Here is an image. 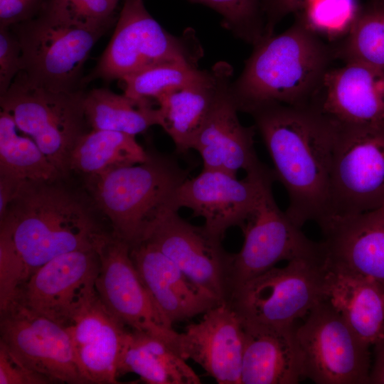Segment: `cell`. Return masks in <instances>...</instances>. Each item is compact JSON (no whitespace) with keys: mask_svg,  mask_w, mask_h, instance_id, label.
Here are the masks:
<instances>
[{"mask_svg":"<svg viewBox=\"0 0 384 384\" xmlns=\"http://www.w3.org/2000/svg\"><path fill=\"white\" fill-rule=\"evenodd\" d=\"M320 228L326 268L384 284V205L358 214L330 218Z\"/></svg>","mask_w":384,"mask_h":384,"instance_id":"cell-19","label":"cell"},{"mask_svg":"<svg viewBox=\"0 0 384 384\" xmlns=\"http://www.w3.org/2000/svg\"><path fill=\"white\" fill-rule=\"evenodd\" d=\"M324 259L299 258L250 279L226 302L243 321L277 327L294 326L324 300Z\"/></svg>","mask_w":384,"mask_h":384,"instance_id":"cell-7","label":"cell"},{"mask_svg":"<svg viewBox=\"0 0 384 384\" xmlns=\"http://www.w3.org/2000/svg\"><path fill=\"white\" fill-rule=\"evenodd\" d=\"M54 182L23 183L0 217V230L12 240L26 280L58 255L96 249L107 233L78 198Z\"/></svg>","mask_w":384,"mask_h":384,"instance_id":"cell-3","label":"cell"},{"mask_svg":"<svg viewBox=\"0 0 384 384\" xmlns=\"http://www.w3.org/2000/svg\"><path fill=\"white\" fill-rule=\"evenodd\" d=\"M53 383L46 376L31 370L0 345V384Z\"/></svg>","mask_w":384,"mask_h":384,"instance_id":"cell-37","label":"cell"},{"mask_svg":"<svg viewBox=\"0 0 384 384\" xmlns=\"http://www.w3.org/2000/svg\"><path fill=\"white\" fill-rule=\"evenodd\" d=\"M91 177L94 198L112 233L131 247L146 240L162 220L180 209L177 192L188 175L174 159L149 154L142 164Z\"/></svg>","mask_w":384,"mask_h":384,"instance_id":"cell-4","label":"cell"},{"mask_svg":"<svg viewBox=\"0 0 384 384\" xmlns=\"http://www.w3.org/2000/svg\"><path fill=\"white\" fill-rule=\"evenodd\" d=\"M149 158L135 136L110 130L91 129L73 149L69 169L90 175L142 164Z\"/></svg>","mask_w":384,"mask_h":384,"instance_id":"cell-27","label":"cell"},{"mask_svg":"<svg viewBox=\"0 0 384 384\" xmlns=\"http://www.w3.org/2000/svg\"><path fill=\"white\" fill-rule=\"evenodd\" d=\"M250 114L288 196L287 216L298 227L329 216V186L336 122L312 104H270Z\"/></svg>","mask_w":384,"mask_h":384,"instance_id":"cell-1","label":"cell"},{"mask_svg":"<svg viewBox=\"0 0 384 384\" xmlns=\"http://www.w3.org/2000/svg\"><path fill=\"white\" fill-rule=\"evenodd\" d=\"M130 255L150 295L172 324L223 304L190 279L152 243L144 241L131 247Z\"/></svg>","mask_w":384,"mask_h":384,"instance_id":"cell-20","label":"cell"},{"mask_svg":"<svg viewBox=\"0 0 384 384\" xmlns=\"http://www.w3.org/2000/svg\"><path fill=\"white\" fill-rule=\"evenodd\" d=\"M12 117L0 112V176L20 182H53L62 175L36 143L18 133Z\"/></svg>","mask_w":384,"mask_h":384,"instance_id":"cell-29","label":"cell"},{"mask_svg":"<svg viewBox=\"0 0 384 384\" xmlns=\"http://www.w3.org/2000/svg\"><path fill=\"white\" fill-rule=\"evenodd\" d=\"M216 11L222 16L223 25L233 34L252 44L264 36L265 19L261 0H190Z\"/></svg>","mask_w":384,"mask_h":384,"instance_id":"cell-33","label":"cell"},{"mask_svg":"<svg viewBox=\"0 0 384 384\" xmlns=\"http://www.w3.org/2000/svg\"><path fill=\"white\" fill-rule=\"evenodd\" d=\"M99 269L96 249L58 255L30 276L16 304L67 328L97 296Z\"/></svg>","mask_w":384,"mask_h":384,"instance_id":"cell-13","label":"cell"},{"mask_svg":"<svg viewBox=\"0 0 384 384\" xmlns=\"http://www.w3.org/2000/svg\"><path fill=\"white\" fill-rule=\"evenodd\" d=\"M119 0H48L41 14L59 22L83 26L112 25Z\"/></svg>","mask_w":384,"mask_h":384,"instance_id":"cell-34","label":"cell"},{"mask_svg":"<svg viewBox=\"0 0 384 384\" xmlns=\"http://www.w3.org/2000/svg\"><path fill=\"white\" fill-rule=\"evenodd\" d=\"M324 297L366 343L374 346L384 338L383 283L326 268Z\"/></svg>","mask_w":384,"mask_h":384,"instance_id":"cell-25","label":"cell"},{"mask_svg":"<svg viewBox=\"0 0 384 384\" xmlns=\"http://www.w3.org/2000/svg\"><path fill=\"white\" fill-rule=\"evenodd\" d=\"M96 250L100 269L95 287L107 310L129 329L155 336L174 348L178 333L142 282L132 259L129 245L112 232L99 241Z\"/></svg>","mask_w":384,"mask_h":384,"instance_id":"cell-12","label":"cell"},{"mask_svg":"<svg viewBox=\"0 0 384 384\" xmlns=\"http://www.w3.org/2000/svg\"><path fill=\"white\" fill-rule=\"evenodd\" d=\"M42 0H0V25L11 26L31 18Z\"/></svg>","mask_w":384,"mask_h":384,"instance_id":"cell-39","label":"cell"},{"mask_svg":"<svg viewBox=\"0 0 384 384\" xmlns=\"http://www.w3.org/2000/svg\"><path fill=\"white\" fill-rule=\"evenodd\" d=\"M373 346L375 360L370 370L369 383L384 384V338Z\"/></svg>","mask_w":384,"mask_h":384,"instance_id":"cell-41","label":"cell"},{"mask_svg":"<svg viewBox=\"0 0 384 384\" xmlns=\"http://www.w3.org/2000/svg\"><path fill=\"white\" fill-rule=\"evenodd\" d=\"M78 368L89 383H118V368L130 329L98 295L67 327Z\"/></svg>","mask_w":384,"mask_h":384,"instance_id":"cell-21","label":"cell"},{"mask_svg":"<svg viewBox=\"0 0 384 384\" xmlns=\"http://www.w3.org/2000/svg\"><path fill=\"white\" fill-rule=\"evenodd\" d=\"M230 92L238 111L250 113L270 104L311 102L334 60L331 46L295 18L278 35L254 46Z\"/></svg>","mask_w":384,"mask_h":384,"instance_id":"cell-2","label":"cell"},{"mask_svg":"<svg viewBox=\"0 0 384 384\" xmlns=\"http://www.w3.org/2000/svg\"><path fill=\"white\" fill-rule=\"evenodd\" d=\"M273 177L266 166L247 174L242 179L225 172L203 169L180 186L178 206L202 217L205 228L222 240L230 228L240 227L252 213L265 189L272 185Z\"/></svg>","mask_w":384,"mask_h":384,"instance_id":"cell-15","label":"cell"},{"mask_svg":"<svg viewBox=\"0 0 384 384\" xmlns=\"http://www.w3.org/2000/svg\"><path fill=\"white\" fill-rule=\"evenodd\" d=\"M154 101L118 95L107 88H96L85 93L83 107L91 129L136 136L158 125L157 107L154 106Z\"/></svg>","mask_w":384,"mask_h":384,"instance_id":"cell-28","label":"cell"},{"mask_svg":"<svg viewBox=\"0 0 384 384\" xmlns=\"http://www.w3.org/2000/svg\"><path fill=\"white\" fill-rule=\"evenodd\" d=\"M314 0H261L265 19L263 37L274 34L276 25L289 14H295Z\"/></svg>","mask_w":384,"mask_h":384,"instance_id":"cell-38","label":"cell"},{"mask_svg":"<svg viewBox=\"0 0 384 384\" xmlns=\"http://www.w3.org/2000/svg\"><path fill=\"white\" fill-rule=\"evenodd\" d=\"M336 124L327 220L384 205V122Z\"/></svg>","mask_w":384,"mask_h":384,"instance_id":"cell-9","label":"cell"},{"mask_svg":"<svg viewBox=\"0 0 384 384\" xmlns=\"http://www.w3.org/2000/svg\"><path fill=\"white\" fill-rule=\"evenodd\" d=\"M11 26L0 25V95L9 88L21 70V48Z\"/></svg>","mask_w":384,"mask_h":384,"instance_id":"cell-36","label":"cell"},{"mask_svg":"<svg viewBox=\"0 0 384 384\" xmlns=\"http://www.w3.org/2000/svg\"><path fill=\"white\" fill-rule=\"evenodd\" d=\"M242 323L241 384H297L304 378L294 326Z\"/></svg>","mask_w":384,"mask_h":384,"instance_id":"cell-24","label":"cell"},{"mask_svg":"<svg viewBox=\"0 0 384 384\" xmlns=\"http://www.w3.org/2000/svg\"><path fill=\"white\" fill-rule=\"evenodd\" d=\"M232 75L231 66L218 62L203 80L156 99L158 125L171 138L178 153L193 149L219 95L231 82Z\"/></svg>","mask_w":384,"mask_h":384,"instance_id":"cell-23","label":"cell"},{"mask_svg":"<svg viewBox=\"0 0 384 384\" xmlns=\"http://www.w3.org/2000/svg\"><path fill=\"white\" fill-rule=\"evenodd\" d=\"M110 26L72 25L43 14L11 26L21 48L22 67L18 75L28 83L48 90H80L85 63Z\"/></svg>","mask_w":384,"mask_h":384,"instance_id":"cell-5","label":"cell"},{"mask_svg":"<svg viewBox=\"0 0 384 384\" xmlns=\"http://www.w3.org/2000/svg\"><path fill=\"white\" fill-rule=\"evenodd\" d=\"M304 378L316 384H366L370 373V345L326 300L295 329Z\"/></svg>","mask_w":384,"mask_h":384,"instance_id":"cell-10","label":"cell"},{"mask_svg":"<svg viewBox=\"0 0 384 384\" xmlns=\"http://www.w3.org/2000/svg\"><path fill=\"white\" fill-rule=\"evenodd\" d=\"M145 241L157 247L197 285L222 303L228 302L233 255L204 225H194L174 212Z\"/></svg>","mask_w":384,"mask_h":384,"instance_id":"cell-16","label":"cell"},{"mask_svg":"<svg viewBox=\"0 0 384 384\" xmlns=\"http://www.w3.org/2000/svg\"><path fill=\"white\" fill-rule=\"evenodd\" d=\"M311 104L338 124L384 122V69L358 62L330 68Z\"/></svg>","mask_w":384,"mask_h":384,"instance_id":"cell-18","label":"cell"},{"mask_svg":"<svg viewBox=\"0 0 384 384\" xmlns=\"http://www.w3.org/2000/svg\"><path fill=\"white\" fill-rule=\"evenodd\" d=\"M0 345L53 383H89L82 375L66 327L19 304L0 311Z\"/></svg>","mask_w":384,"mask_h":384,"instance_id":"cell-14","label":"cell"},{"mask_svg":"<svg viewBox=\"0 0 384 384\" xmlns=\"http://www.w3.org/2000/svg\"><path fill=\"white\" fill-rule=\"evenodd\" d=\"M84 96L82 90L63 92L34 86L17 75L9 90L0 95V105L63 176L70 171L73 149L89 132Z\"/></svg>","mask_w":384,"mask_h":384,"instance_id":"cell-6","label":"cell"},{"mask_svg":"<svg viewBox=\"0 0 384 384\" xmlns=\"http://www.w3.org/2000/svg\"><path fill=\"white\" fill-rule=\"evenodd\" d=\"M201 54L193 31L174 36L151 16L144 0H124L113 35L82 84L95 79L122 80L170 61L197 63Z\"/></svg>","mask_w":384,"mask_h":384,"instance_id":"cell-8","label":"cell"},{"mask_svg":"<svg viewBox=\"0 0 384 384\" xmlns=\"http://www.w3.org/2000/svg\"><path fill=\"white\" fill-rule=\"evenodd\" d=\"M133 373L149 384H199L200 378L168 343L131 329L119 363V375Z\"/></svg>","mask_w":384,"mask_h":384,"instance_id":"cell-26","label":"cell"},{"mask_svg":"<svg viewBox=\"0 0 384 384\" xmlns=\"http://www.w3.org/2000/svg\"><path fill=\"white\" fill-rule=\"evenodd\" d=\"M23 183L24 182L0 176V217L3 215Z\"/></svg>","mask_w":384,"mask_h":384,"instance_id":"cell-40","label":"cell"},{"mask_svg":"<svg viewBox=\"0 0 384 384\" xmlns=\"http://www.w3.org/2000/svg\"><path fill=\"white\" fill-rule=\"evenodd\" d=\"M362 6L359 0H314L294 16L320 38L332 43L349 33Z\"/></svg>","mask_w":384,"mask_h":384,"instance_id":"cell-32","label":"cell"},{"mask_svg":"<svg viewBox=\"0 0 384 384\" xmlns=\"http://www.w3.org/2000/svg\"><path fill=\"white\" fill-rule=\"evenodd\" d=\"M226 85L193 145L201 156L203 169L215 170L236 176L240 170L246 174L265 165L259 160L254 146L255 127H245L238 116V108Z\"/></svg>","mask_w":384,"mask_h":384,"instance_id":"cell-22","label":"cell"},{"mask_svg":"<svg viewBox=\"0 0 384 384\" xmlns=\"http://www.w3.org/2000/svg\"><path fill=\"white\" fill-rule=\"evenodd\" d=\"M178 333L174 349L201 366L219 384H241L244 329L236 311L223 303Z\"/></svg>","mask_w":384,"mask_h":384,"instance_id":"cell-17","label":"cell"},{"mask_svg":"<svg viewBox=\"0 0 384 384\" xmlns=\"http://www.w3.org/2000/svg\"><path fill=\"white\" fill-rule=\"evenodd\" d=\"M208 71L197 63L176 60L161 63L121 80L124 94L137 99L155 100L162 94L203 80Z\"/></svg>","mask_w":384,"mask_h":384,"instance_id":"cell-31","label":"cell"},{"mask_svg":"<svg viewBox=\"0 0 384 384\" xmlns=\"http://www.w3.org/2000/svg\"><path fill=\"white\" fill-rule=\"evenodd\" d=\"M26 270L10 236L0 230V311L18 302Z\"/></svg>","mask_w":384,"mask_h":384,"instance_id":"cell-35","label":"cell"},{"mask_svg":"<svg viewBox=\"0 0 384 384\" xmlns=\"http://www.w3.org/2000/svg\"><path fill=\"white\" fill-rule=\"evenodd\" d=\"M240 228L244 242L240 252L232 255L230 297L235 289L282 260L324 258L321 242L308 238L279 209L272 185Z\"/></svg>","mask_w":384,"mask_h":384,"instance_id":"cell-11","label":"cell"},{"mask_svg":"<svg viewBox=\"0 0 384 384\" xmlns=\"http://www.w3.org/2000/svg\"><path fill=\"white\" fill-rule=\"evenodd\" d=\"M330 45L334 60L384 69V0H368L349 33Z\"/></svg>","mask_w":384,"mask_h":384,"instance_id":"cell-30","label":"cell"}]
</instances>
